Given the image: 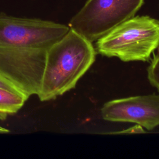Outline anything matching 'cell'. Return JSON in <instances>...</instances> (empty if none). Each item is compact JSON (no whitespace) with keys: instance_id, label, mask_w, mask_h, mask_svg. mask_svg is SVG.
<instances>
[{"instance_id":"3","label":"cell","mask_w":159,"mask_h":159,"mask_svg":"<svg viewBox=\"0 0 159 159\" xmlns=\"http://www.w3.org/2000/svg\"><path fill=\"white\" fill-rule=\"evenodd\" d=\"M96 47L102 55L124 61H148L159 47V20L134 16L98 39Z\"/></svg>"},{"instance_id":"2","label":"cell","mask_w":159,"mask_h":159,"mask_svg":"<svg viewBox=\"0 0 159 159\" xmlns=\"http://www.w3.org/2000/svg\"><path fill=\"white\" fill-rule=\"evenodd\" d=\"M95 56L91 42L70 29L47 52L37 94L39 100H53L73 89L94 63Z\"/></svg>"},{"instance_id":"8","label":"cell","mask_w":159,"mask_h":159,"mask_svg":"<svg viewBox=\"0 0 159 159\" xmlns=\"http://www.w3.org/2000/svg\"><path fill=\"white\" fill-rule=\"evenodd\" d=\"M145 131L143 130V128L141 125L137 124L136 125H134L130 128H129L127 129L119 131V132H116L115 134H135V133H143Z\"/></svg>"},{"instance_id":"1","label":"cell","mask_w":159,"mask_h":159,"mask_svg":"<svg viewBox=\"0 0 159 159\" xmlns=\"http://www.w3.org/2000/svg\"><path fill=\"white\" fill-rule=\"evenodd\" d=\"M68 25L0 14V76L29 98L39 93L49 48Z\"/></svg>"},{"instance_id":"4","label":"cell","mask_w":159,"mask_h":159,"mask_svg":"<svg viewBox=\"0 0 159 159\" xmlns=\"http://www.w3.org/2000/svg\"><path fill=\"white\" fill-rule=\"evenodd\" d=\"M144 0H88L68 26L90 42L135 16Z\"/></svg>"},{"instance_id":"6","label":"cell","mask_w":159,"mask_h":159,"mask_svg":"<svg viewBox=\"0 0 159 159\" xmlns=\"http://www.w3.org/2000/svg\"><path fill=\"white\" fill-rule=\"evenodd\" d=\"M28 99L24 95L0 87V119L16 113Z\"/></svg>"},{"instance_id":"9","label":"cell","mask_w":159,"mask_h":159,"mask_svg":"<svg viewBox=\"0 0 159 159\" xmlns=\"http://www.w3.org/2000/svg\"><path fill=\"white\" fill-rule=\"evenodd\" d=\"M0 87L4 89H8V90L11 91H14V92L20 93L11 83H10L9 82H8L7 81H6L5 79H4L3 78H2L1 76H0Z\"/></svg>"},{"instance_id":"5","label":"cell","mask_w":159,"mask_h":159,"mask_svg":"<svg viewBox=\"0 0 159 159\" xmlns=\"http://www.w3.org/2000/svg\"><path fill=\"white\" fill-rule=\"evenodd\" d=\"M104 120L134 122L152 130L159 125V95L155 94L117 99L101 108Z\"/></svg>"},{"instance_id":"7","label":"cell","mask_w":159,"mask_h":159,"mask_svg":"<svg viewBox=\"0 0 159 159\" xmlns=\"http://www.w3.org/2000/svg\"><path fill=\"white\" fill-rule=\"evenodd\" d=\"M147 77L150 84L159 92V47L147 68Z\"/></svg>"}]
</instances>
